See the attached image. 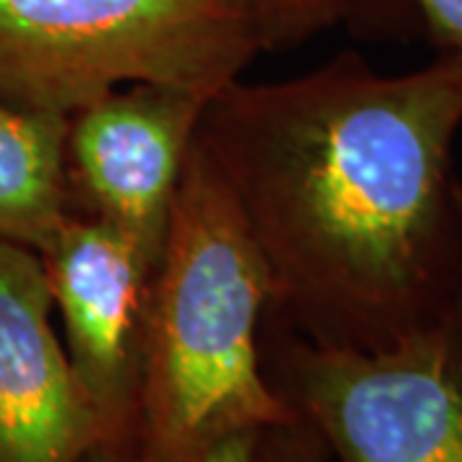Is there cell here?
<instances>
[{
	"mask_svg": "<svg viewBox=\"0 0 462 462\" xmlns=\"http://www.w3.org/2000/svg\"><path fill=\"white\" fill-rule=\"evenodd\" d=\"M260 355L331 462H462V296L375 352L309 345L264 314Z\"/></svg>",
	"mask_w": 462,
	"mask_h": 462,
	"instance_id": "277c9868",
	"label": "cell"
},
{
	"mask_svg": "<svg viewBox=\"0 0 462 462\" xmlns=\"http://www.w3.org/2000/svg\"><path fill=\"white\" fill-rule=\"evenodd\" d=\"M263 54L229 0H0V100L69 116L116 88L216 96Z\"/></svg>",
	"mask_w": 462,
	"mask_h": 462,
	"instance_id": "3957f363",
	"label": "cell"
},
{
	"mask_svg": "<svg viewBox=\"0 0 462 462\" xmlns=\"http://www.w3.org/2000/svg\"><path fill=\"white\" fill-rule=\"evenodd\" d=\"M270 293L260 249L196 134L152 278L132 431L116 445L132 462H206L229 437L296 421L260 355Z\"/></svg>",
	"mask_w": 462,
	"mask_h": 462,
	"instance_id": "7a4b0ae2",
	"label": "cell"
},
{
	"mask_svg": "<svg viewBox=\"0 0 462 462\" xmlns=\"http://www.w3.org/2000/svg\"><path fill=\"white\" fill-rule=\"evenodd\" d=\"M65 116L0 100V236L42 252L69 216Z\"/></svg>",
	"mask_w": 462,
	"mask_h": 462,
	"instance_id": "ba28073f",
	"label": "cell"
},
{
	"mask_svg": "<svg viewBox=\"0 0 462 462\" xmlns=\"http://www.w3.org/2000/svg\"><path fill=\"white\" fill-rule=\"evenodd\" d=\"M260 51L298 50L345 18L349 0H229Z\"/></svg>",
	"mask_w": 462,
	"mask_h": 462,
	"instance_id": "9c48e42d",
	"label": "cell"
},
{
	"mask_svg": "<svg viewBox=\"0 0 462 462\" xmlns=\"http://www.w3.org/2000/svg\"><path fill=\"white\" fill-rule=\"evenodd\" d=\"M257 439H260V431H245V434L229 437L226 442L216 447L206 462H254ZM83 462H132V457L121 447L98 442L88 452V457Z\"/></svg>",
	"mask_w": 462,
	"mask_h": 462,
	"instance_id": "7c38bea8",
	"label": "cell"
},
{
	"mask_svg": "<svg viewBox=\"0 0 462 462\" xmlns=\"http://www.w3.org/2000/svg\"><path fill=\"white\" fill-rule=\"evenodd\" d=\"M206 103L196 90L132 83L67 116L69 216L114 226L160 264Z\"/></svg>",
	"mask_w": 462,
	"mask_h": 462,
	"instance_id": "5b68a950",
	"label": "cell"
},
{
	"mask_svg": "<svg viewBox=\"0 0 462 462\" xmlns=\"http://www.w3.org/2000/svg\"><path fill=\"white\" fill-rule=\"evenodd\" d=\"M33 249L0 236V462H83L103 430Z\"/></svg>",
	"mask_w": 462,
	"mask_h": 462,
	"instance_id": "52a82bcc",
	"label": "cell"
},
{
	"mask_svg": "<svg viewBox=\"0 0 462 462\" xmlns=\"http://www.w3.org/2000/svg\"><path fill=\"white\" fill-rule=\"evenodd\" d=\"M254 462H331L321 434L298 416L296 421L260 431Z\"/></svg>",
	"mask_w": 462,
	"mask_h": 462,
	"instance_id": "30bf717a",
	"label": "cell"
},
{
	"mask_svg": "<svg viewBox=\"0 0 462 462\" xmlns=\"http://www.w3.org/2000/svg\"><path fill=\"white\" fill-rule=\"evenodd\" d=\"M65 349L100 419L106 445L129 439L142 337L157 264L114 226L67 216L42 252Z\"/></svg>",
	"mask_w": 462,
	"mask_h": 462,
	"instance_id": "8992f818",
	"label": "cell"
},
{
	"mask_svg": "<svg viewBox=\"0 0 462 462\" xmlns=\"http://www.w3.org/2000/svg\"><path fill=\"white\" fill-rule=\"evenodd\" d=\"M439 54L462 57V0H413Z\"/></svg>",
	"mask_w": 462,
	"mask_h": 462,
	"instance_id": "8fae6325",
	"label": "cell"
},
{
	"mask_svg": "<svg viewBox=\"0 0 462 462\" xmlns=\"http://www.w3.org/2000/svg\"><path fill=\"white\" fill-rule=\"evenodd\" d=\"M462 57L383 75L355 51L278 83L226 85L199 142L303 342L375 352L462 296Z\"/></svg>",
	"mask_w": 462,
	"mask_h": 462,
	"instance_id": "6da1fadb",
	"label": "cell"
}]
</instances>
